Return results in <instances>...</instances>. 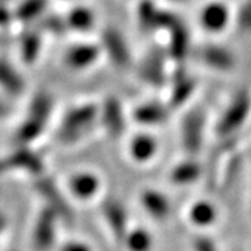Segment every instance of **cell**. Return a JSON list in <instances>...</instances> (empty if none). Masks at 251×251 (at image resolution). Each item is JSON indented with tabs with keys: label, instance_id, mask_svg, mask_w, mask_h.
I'll return each mask as SVG.
<instances>
[{
	"label": "cell",
	"instance_id": "obj_1",
	"mask_svg": "<svg viewBox=\"0 0 251 251\" xmlns=\"http://www.w3.org/2000/svg\"><path fill=\"white\" fill-rule=\"evenodd\" d=\"M53 110V100L48 94H38L32 98L27 116L14 133L16 147H31L45 133Z\"/></svg>",
	"mask_w": 251,
	"mask_h": 251
},
{
	"label": "cell",
	"instance_id": "obj_2",
	"mask_svg": "<svg viewBox=\"0 0 251 251\" xmlns=\"http://www.w3.org/2000/svg\"><path fill=\"white\" fill-rule=\"evenodd\" d=\"M98 116L99 108L94 103H84L67 110L57 130L59 141L64 145L78 143L90 133Z\"/></svg>",
	"mask_w": 251,
	"mask_h": 251
},
{
	"label": "cell",
	"instance_id": "obj_3",
	"mask_svg": "<svg viewBox=\"0 0 251 251\" xmlns=\"http://www.w3.org/2000/svg\"><path fill=\"white\" fill-rule=\"evenodd\" d=\"M14 172H23L32 177L45 175V162L31 147H16L14 151L0 158V179Z\"/></svg>",
	"mask_w": 251,
	"mask_h": 251
},
{
	"label": "cell",
	"instance_id": "obj_4",
	"mask_svg": "<svg viewBox=\"0 0 251 251\" xmlns=\"http://www.w3.org/2000/svg\"><path fill=\"white\" fill-rule=\"evenodd\" d=\"M35 190L44 200L46 208L52 209L62 221L72 222L74 214H73L70 202L53 180L48 177L46 175L38 177L35 180Z\"/></svg>",
	"mask_w": 251,
	"mask_h": 251
},
{
	"label": "cell",
	"instance_id": "obj_5",
	"mask_svg": "<svg viewBox=\"0 0 251 251\" xmlns=\"http://www.w3.org/2000/svg\"><path fill=\"white\" fill-rule=\"evenodd\" d=\"M62 219L52 209L44 206L32 227V246L36 251H50L57 239V224Z\"/></svg>",
	"mask_w": 251,
	"mask_h": 251
},
{
	"label": "cell",
	"instance_id": "obj_6",
	"mask_svg": "<svg viewBox=\"0 0 251 251\" xmlns=\"http://www.w3.org/2000/svg\"><path fill=\"white\" fill-rule=\"evenodd\" d=\"M251 109V98L250 95L242 91L239 92L233 100L230 102L229 108L226 109V112L224 113L222 119L218 123V133L222 135L230 134L233 133L234 130L239 128V126L242 125L243 122L246 120V117L249 116Z\"/></svg>",
	"mask_w": 251,
	"mask_h": 251
},
{
	"label": "cell",
	"instance_id": "obj_7",
	"mask_svg": "<svg viewBox=\"0 0 251 251\" xmlns=\"http://www.w3.org/2000/svg\"><path fill=\"white\" fill-rule=\"evenodd\" d=\"M202 128L204 115L200 110H191L186 115L181 125V138L183 147L190 155L197 153L202 144Z\"/></svg>",
	"mask_w": 251,
	"mask_h": 251
},
{
	"label": "cell",
	"instance_id": "obj_8",
	"mask_svg": "<svg viewBox=\"0 0 251 251\" xmlns=\"http://www.w3.org/2000/svg\"><path fill=\"white\" fill-rule=\"evenodd\" d=\"M102 215L117 242L125 243L128 234L127 215L123 205L116 200H106L102 205Z\"/></svg>",
	"mask_w": 251,
	"mask_h": 251
},
{
	"label": "cell",
	"instance_id": "obj_9",
	"mask_svg": "<svg viewBox=\"0 0 251 251\" xmlns=\"http://www.w3.org/2000/svg\"><path fill=\"white\" fill-rule=\"evenodd\" d=\"M99 119L109 134L119 137L125 131V116L120 106V102L116 98L106 99L102 108H99Z\"/></svg>",
	"mask_w": 251,
	"mask_h": 251
},
{
	"label": "cell",
	"instance_id": "obj_10",
	"mask_svg": "<svg viewBox=\"0 0 251 251\" xmlns=\"http://www.w3.org/2000/svg\"><path fill=\"white\" fill-rule=\"evenodd\" d=\"M229 10L224 3H209L200 14V23L208 32H221L229 23Z\"/></svg>",
	"mask_w": 251,
	"mask_h": 251
},
{
	"label": "cell",
	"instance_id": "obj_11",
	"mask_svg": "<svg viewBox=\"0 0 251 251\" xmlns=\"http://www.w3.org/2000/svg\"><path fill=\"white\" fill-rule=\"evenodd\" d=\"M103 48L116 66L126 67L130 63V52L125 38L116 29H108L103 34Z\"/></svg>",
	"mask_w": 251,
	"mask_h": 251
},
{
	"label": "cell",
	"instance_id": "obj_12",
	"mask_svg": "<svg viewBox=\"0 0 251 251\" xmlns=\"http://www.w3.org/2000/svg\"><path fill=\"white\" fill-rule=\"evenodd\" d=\"M165 56L159 50H153L147 54L143 64L140 67V75L145 82L151 84L153 87H159L165 81Z\"/></svg>",
	"mask_w": 251,
	"mask_h": 251
},
{
	"label": "cell",
	"instance_id": "obj_13",
	"mask_svg": "<svg viewBox=\"0 0 251 251\" xmlns=\"http://www.w3.org/2000/svg\"><path fill=\"white\" fill-rule=\"evenodd\" d=\"M200 57L206 66L214 67L216 70H230L234 66L233 54L222 46H204L200 50Z\"/></svg>",
	"mask_w": 251,
	"mask_h": 251
},
{
	"label": "cell",
	"instance_id": "obj_14",
	"mask_svg": "<svg viewBox=\"0 0 251 251\" xmlns=\"http://www.w3.org/2000/svg\"><path fill=\"white\" fill-rule=\"evenodd\" d=\"M69 190L78 200H90L99 190V180L92 173H77L69 181Z\"/></svg>",
	"mask_w": 251,
	"mask_h": 251
},
{
	"label": "cell",
	"instance_id": "obj_15",
	"mask_svg": "<svg viewBox=\"0 0 251 251\" xmlns=\"http://www.w3.org/2000/svg\"><path fill=\"white\" fill-rule=\"evenodd\" d=\"M24 80L21 74L6 60H0V88L11 97H18L24 91Z\"/></svg>",
	"mask_w": 251,
	"mask_h": 251
},
{
	"label": "cell",
	"instance_id": "obj_16",
	"mask_svg": "<svg viewBox=\"0 0 251 251\" xmlns=\"http://www.w3.org/2000/svg\"><path fill=\"white\" fill-rule=\"evenodd\" d=\"M98 48L92 45H81L73 48L66 56V62L74 69H84L97 60L98 57Z\"/></svg>",
	"mask_w": 251,
	"mask_h": 251
},
{
	"label": "cell",
	"instance_id": "obj_17",
	"mask_svg": "<svg viewBox=\"0 0 251 251\" xmlns=\"http://www.w3.org/2000/svg\"><path fill=\"white\" fill-rule=\"evenodd\" d=\"M168 108L161 103H145L135 109L134 116L135 120L147 123V125H153V123H161L168 119Z\"/></svg>",
	"mask_w": 251,
	"mask_h": 251
},
{
	"label": "cell",
	"instance_id": "obj_18",
	"mask_svg": "<svg viewBox=\"0 0 251 251\" xmlns=\"http://www.w3.org/2000/svg\"><path fill=\"white\" fill-rule=\"evenodd\" d=\"M171 38L172 56L176 60L181 62L186 57L188 50V32L180 21L171 29Z\"/></svg>",
	"mask_w": 251,
	"mask_h": 251
},
{
	"label": "cell",
	"instance_id": "obj_19",
	"mask_svg": "<svg viewBox=\"0 0 251 251\" xmlns=\"http://www.w3.org/2000/svg\"><path fill=\"white\" fill-rule=\"evenodd\" d=\"M143 204L145 209L155 216L156 219H162L169 214V202L162 194L156 191H145L143 194Z\"/></svg>",
	"mask_w": 251,
	"mask_h": 251
},
{
	"label": "cell",
	"instance_id": "obj_20",
	"mask_svg": "<svg viewBox=\"0 0 251 251\" xmlns=\"http://www.w3.org/2000/svg\"><path fill=\"white\" fill-rule=\"evenodd\" d=\"M194 87H196L194 81L191 78H187L184 74H180L175 81V85H173V90H172L171 106L176 108L181 103H184L188 99V97L193 94Z\"/></svg>",
	"mask_w": 251,
	"mask_h": 251
},
{
	"label": "cell",
	"instance_id": "obj_21",
	"mask_svg": "<svg viewBox=\"0 0 251 251\" xmlns=\"http://www.w3.org/2000/svg\"><path fill=\"white\" fill-rule=\"evenodd\" d=\"M198 175H200V166L196 162H184L173 171L172 180L177 184H186L197 179Z\"/></svg>",
	"mask_w": 251,
	"mask_h": 251
},
{
	"label": "cell",
	"instance_id": "obj_22",
	"mask_svg": "<svg viewBox=\"0 0 251 251\" xmlns=\"http://www.w3.org/2000/svg\"><path fill=\"white\" fill-rule=\"evenodd\" d=\"M130 151L137 161H144V159H148L155 152V143L152 138L141 135V137H137L131 143Z\"/></svg>",
	"mask_w": 251,
	"mask_h": 251
},
{
	"label": "cell",
	"instance_id": "obj_23",
	"mask_svg": "<svg viewBox=\"0 0 251 251\" xmlns=\"http://www.w3.org/2000/svg\"><path fill=\"white\" fill-rule=\"evenodd\" d=\"M125 243L130 251H148L151 246L150 234L141 229H135L133 232H128Z\"/></svg>",
	"mask_w": 251,
	"mask_h": 251
},
{
	"label": "cell",
	"instance_id": "obj_24",
	"mask_svg": "<svg viewBox=\"0 0 251 251\" xmlns=\"http://www.w3.org/2000/svg\"><path fill=\"white\" fill-rule=\"evenodd\" d=\"M191 219L200 225L211 224L215 219V209L206 202H200L191 209Z\"/></svg>",
	"mask_w": 251,
	"mask_h": 251
},
{
	"label": "cell",
	"instance_id": "obj_25",
	"mask_svg": "<svg viewBox=\"0 0 251 251\" xmlns=\"http://www.w3.org/2000/svg\"><path fill=\"white\" fill-rule=\"evenodd\" d=\"M237 24L243 32H251V0H246L239 11Z\"/></svg>",
	"mask_w": 251,
	"mask_h": 251
},
{
	"label": "cell",
	"instance_id": "obj_26",
	"mask_svg": "<svg viewBox=\"0 0 251 251\" xmlns=\"http://www.w3.org/2000/svg\"><path fill=\"white\" fill-rule=\"evenodd\" d=\"M73 20L75 21V25L80 27L81 29H87L92 24V16L87 10H77Z\"/></svg>",
	"mask_w": 251,
	"mask_h": 251
},
{
	"label": "cell",
	"instance_id": "obj_27",
	"mask_svg": "<svg viewBox=\"0 0 251 251\" xmlns=\"http://www.w3.org/2000/svg\"><path fill=\"white\" fill-rule=\"evenodd\" d=\"M194 249H196V251H218L215 244L211 242L209 239H206V237H198V239H196Z\"/></svg>",
	"mask_w": 251,
	"mask_h": 251
},
{
	"label": "cell",
	"instance_id": "obj_28",
	"mask_svg": "<svg viewBox=\"0 0 251 251\" xmlns=\"http://www.w3.org/2000/svg\"><path fill=\"white\" fill-rule=\"evenodd\" d=\"M59 251H91V249L82 242H69L63 244Z\"/></svg>",
	"mask_w": 251,
	"mask_h": 251
},
{
	"label": "cell",
	"instance_id": "obj_29",
	"mask_svg": "<svg viewBox=\"0 0 251 251\" xmlns=\"http://www.w3.org/2000/svg\"><path fill=\"white\" fill-rule=\"evenodd\" d=\"M9 113V108H7V103L4 100L0 99V120H3L4 117L7 116Z\"/></svg>",
	"mask_w": 251,
	"mask_h": 251
},
{
	"label": "cell",
	"instance_id": "obj_30",
	"mask_svg": "<svg viewBox=\"0 0 251 251\" xmlns=\"http://www.w3.org/2000/svg\"><path fill=\"white\" fill-rule=\"evenodd\" d=\"M4 227H6V221H4V218L0 215V236L3 233V230H4Z\"/></svg>",
	"mask_w": 251,
	"mask_h": 251
}]
</instances>
